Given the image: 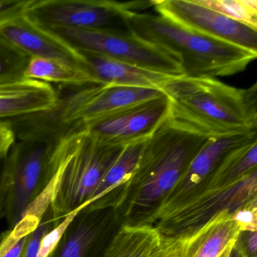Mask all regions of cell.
<instances>
[{
    "mask_svg": "<svg viewBox=\"0 0 257 257\" xmlns=\"http://www.w3.org/2000/svg\"><path fill=\"white\" fill-rule=\"evenodd\" d=\"M81 131L76 149L63 167L54 189L51 207L58 225L88 204L123 148L103 144Z\"/></svg>",
    "mask_w": 257,
    "mask_h": 257,
    "instance_id": "5",
    "label": "cell"
},
{
    "mask_svg": "<svg viewBox=\"0 0 257 257\" xmlns=\"http://www.w3.org/2000/svg\"><path fill=\"white\" fill-rule=\"evenodd\" d=\"M209 138L170 115L144 143L125 200L119 209L122 224L150 225Z\"/></svg>",
    "mask_w": 257,
    "mask_h": 257,
    "instance_id": "1",
    "label": "cell"
},
{
    "mask_svg": "<svg viewBox=\"0 0 257 257\" xmlns=\"http://www.w3.org/2000/svg\"><path fill=\"white\" fill-rule=\"evenodd\" d=\"M22 236L23 232L19 228L7 230V235L0 244V257L4 256Z\"/></svg>",
    "mask_w": 257,
    "mask_h": 257,
    "instance_id": "29",
    "label": "cell"
},
{
    "mask_svg": "<svg viewBox=\"0 0 257 257\" xmlns=\"http://www.w3.org/2000/svg\"><path fill=\"white\" fill-rule=\"evenodd\" d=\"M31 233L22 236V237L15 243L14 246H13L3 257H25L27 244H28V240H29L30 235H31Z\"/></svg>",
    "mask_w": 257,
    "mask_h": 257,
    "instance_id": "30",
    "label": "cell"
},
{
    "mask_svg": "<svg viewBox=\"0 0 257 257\" xmlns=\"http://www.w3.org/2000/svg\"><path fill=\"white\" fill-rule=\"evenodd\" d=\"M115 214L113 210L81 208L47 257H100Z\"/></svg>",
    "mask_w": 257,
    "mask_h": 257,
    "instance_id": "13",
    "label": "cell"
},
{
    "mask_svg": "<svg viewBox=\"0 0 257 257\" xmlns=\"http://www.w3.org/2000/svg\"><path fill=\"white\" fill-rule=\"evenodd\" d=\"M25 79L49 84H60L85 88L102 85L89 72L61 61L33 57L30 59L25 72Z\"/></svg>",
    "mask_w": 257,
    "mask_h": 257,
    "instance_id": "19",
    "label": "cell"
},
{
    "mask_svg": "<svg viewBox=\"0 0 257 257\" xmlns=\"http://www.w3.org/2000/svg\"><path fill=\"white\" fill-rule=\"evenodd\" d=\"M228 257H246L243 253L242 249H240V246L237 244V242H234V244L231 246L230 249L229 254Z\"/></svg>",
    "mask_w": 257,
    "mask_h": 257,
    "instance_id": "31",
    "label": "cell"
},
{
    "mask_svg": "<svg viewBox=\"0 0 257 257\" xmlns=\"http://www.w3.org/2000/svg\"><path fill=\"white\" fill-rule=\"evenodd\" d=\"M32 0H0V28L25 16Z\"/></svg>",
    "mask_w": 257,
    "mask_h": 257,
    "instance_id": "25",
    "label": "cell"
},
{
    "mask_svg": "<svg viewBox=\"0 0 257 257\" xmlns=\"http://www.w3.org/2000/svg\"><path fill=\"white\" fill-rule=\"evenodd\" d=\"M56 90L46 82L25 79L0 86V121L50 112L60 101Z\"/></svg>",
    "mask_w": 257,
    "mask_h": 257,
    "instance_id": "15",
    "label": "cell"
},
{
    "mask_svg": "<svg viewBox=\"0 0 257 257\" xmlns=\"http://www.w3.org/2000/svg\"><path fill=\"white\" fill-rule=\"evenodd\" d=\"M30 58L0 35V86L25 80Z\"/></svg>",
    "mask_w": 257,
    "mask_h": 257,
    "instance_id": "21",
    "label": "cell"
},
{
    "mask_svg": "<svg viewBox=\"0 0 257 257\" xmlns=\"http://www.w3.org/2000/svg\"><path fill=\"white\" fill-rule=\"evenodd\" d=\"M257 198V169L233 184L206 189L159 217L153 226L162 237L198 229L223 212L234 213Z\"/></svg>",
    "mask_w": 257,
    "mask_h": 257,
    "instance_id": "8",
    "label": "cell"
},
{
    "mask_svg": "<svg viewBox=\"0 0 257 257\" xmlns=\"http://www.w3.org/2000/svg\"><path fill=\"white\" fill-rule=\"evenodd\" d=\"M257 140L230 152L221 161L207 182L205 189L230 186L256 169Z\"/></svg>",
    "mask_w": 257,
    "mask_h": 257,
    "instance_id": "20",
    "label": "cell"
},
{
    "mask_svg": "<svg viewBox=\"0 0 257 257\" xmlns=\"http://www.w3.org/2000/svg\"><path fill=\"white\" fill-rule=\"evenodd\" d=\"M7 234V231H4V232H3L2 234H0V244H1V243H2L3 240H4V237H6Z\"/></svg>",
    "mask_w": 257,
    "mask_h": 257,
    "instance_id": "33",
    "label": "cell"
},
{
    "mask_svg": "<svg viewBox=\"0 0 257 257\" xmlns=\"http://www.w3.org/2000/svg\"><path fill=\"white\" fill-rule=\"evenodd\" d=\"M160 240L153 225L122 224L109 236L100 257H154Z\"/></svg>",
    "mask_w": 257,
    "mask_h": 257,
    "instance_id": "18",
    "label": "cell"
},
{
    "mask_svg": "<svg viewBox=\"0 0 257 257\" xmlns=\"http://www.w3.org/2000/svg\"><path fill=\"white\" fill-rule=\"evenodd\" d=\"M52 207H49L40 219V223L30 235L25 257H37L43 237L58 226Z\"/></svg>",
    "mask_w": 257,
    "mask_h": 257,
    "instance_id": "23",
    "label": "cell"
},
{
    "mask_svg": "<svg viewBox=\"0 0 257 257\" xmlns=\"http://www.w3.org/2000/svg\"><path fill=\"white\" fill-rule=\"evenodd\" d=\"M170 115L169 100L165 94L118 113L70 127H78L103 144L123 147L147 141Z\"/></svg>",
    "mask_w": 257,
    "mask_h": 257,
    "instance_id": "10",
    "label": "cell"
},
{
    "mask_svg": "<svg viewBox=\"0 0 257 257\" xmlns=\"http://www.w3.org/2000/svg\"><path fill=\"white\" fill-rule=\"evenodd\" d=\"M82 131L67 127L55 136L16 135L8 153L10 191L5 217L13 229L25 216L41 219L50 207L60 173L77 145Z\"/></svg>",
    "mask_w": 257,
    "mask_h": 257,
    "instance_id": "2",
    "label": "cell"
},
{
    "mask_svg": "<svg viewBox=\"0 0 257 257\" xmlns=\"http://www.w3.org/2000/svg\"><path fill=\"white\" fill-rule=\"evenodd\" d=\"M16 141V135L12 121H0V156L9 153Z\"/></svg>",
    "mask_w": 257,
    "mask_h": 257,
    "instance_id": "28",
    "label": "cell"
},
{
    "mask_svg": "<svg viewBox=\"0 0 257 257\" xmlns=\"http://www.w3.org/2000/svg\"><path fill=\"white\" fill-rule=\"evenodd\" d=\"M0 35L30 58L55 60L88 71L84 58L77 50L44 28L30 22L25 16L0 28Z\"/></svg>",
    "mask_w": 257,
    "mask_h": 257,
    "instance_id": "14",
    "label": "cell"
},
{
    "mask_svg": "<svg viewBox=\"0 0 257 257\" xmlns=\"http://www.w3.org/2000/svg\"><path fill=\"white\" fill-rule=\"evenodd\" d=\"M78 52L84 58L88 71L102 85L162 90L173 79L181 76L145 70L87 51Z\"/></svg>",
    "mask_w": 257,
    "mask_h": 257,
    "instance_id": "17",
    "label": "cell"
},
{
    "mask_svg": "<svg viewBox=\"0 0 257 257\" xmlns=\"http://www.w3.org/2000/svg\"><path fill=\"white\" fill-rule=\"evenodd\" d=\"M8 153L0 156V219L5 217L10 186Z\"/></svg>",
    "mask_w": 257,
    "mask_h": 257,
    "instance_id": "26",
    "label": "cell"
},
{
    "mask_svg": "<svg viewBox=\"0 0 257 257\" xmlns=\"http://www.w3.org/2000/svg\"><path fill=\"white\" fill-rule=\"evenodd\" d=\"M159 16L192 32L257 52V29L228 19L195 0H153Z\"/></svg>",
    "mask_w": 257,
    "mask_h": 257,
    "instance_id": "9",
    "label": "cell"
},
{
    "mask_svg": "<svg viewBox=\"0 0 257 257\" xmlns=\"http://www.w3.org/2000/svg\"><path fill=\"white\" fill-rule=\"evenodd\" d=\"M152 7L151 1L120 3L109 0H32L25 16L44 28L101 30L131 33L127 16Z\"/></svg>",
    "mask_w": 257,
    "mask_h": 257,
    "instance_id": "7",
    "label": "cell"
},
{
    "mask_svg": "<svg viewBox=\"0 0 257 257\" xmlns=\"http://www.w3.org/2000/svg\"><path fill=\"white\" fill-rule=\"evenodd\" d=\"M233 244H234V243H233ZM233 244H231V246H228V247L227 248V249H225V250L224 251L222 254H221L220 256L219 257H228V254H229L230 249H231V246H232Z\"/></svg>",
    "mask_w": 257,
    "mask_h": 257,
    "instance_id": "32",
    "label": "cell"
},
{
    "mask_svg": "<svg viewBox=\"0 0 257 257\" xmlns=\"http://www.w3.org/2000/svg\"><path fill=\"white\" fill-rule=\"evenodd\" d=\"M44 29L76 50L99 54L157 73L184 76L178 57L132 33L68 28Z\"/></svg>",
    "mask_w": 257,
    "mask_h": 257,
    "instance_id": "6",
    "label": "cell"
},
{
    "mask_svg": "<svg viewBox=\"0 0 257 257\" xmlns=\"http://www.w3.org/2000/svg\"><path fill=\"white\" fill-rule=\"evenodd\" d=\"M146 141H138L123 147L103 176L91 201L82 208L87 210H119L125 200L129 181L139 163Z\"/></svg>",
    "mask_w": 257,
    "mask_h": 257,
    "instance_id": "16",
    "label": "cell"
},
{
    "mask_svg": "<svg viewBox=\"0 0 257 257\" xmlns=\"http://www.w3.org/2000/svg\"><path fill=\"white\" fill-rule=\"evenodd\" d=\"M173 119L207 138L257 132V84L247 88L215 78L181 76L162 90Z\"/></svg>",
    "mask_w": 257,
    "mask_h": 257,
    "instance_id": "3",
    "label": "cell"
},
{
    "mask_svg": "<svg viewBox=\"0 0 257 257\" xmlns=\"http://www.w3.org/2000/svg\"><path fill=\"white\" fill-rule=\"evenodd\" d=\"M129 31L178 57L187 77L233 76L246 70L257 52L181 28L159 15L130 12Z\"/></svg>",
    "mask_w": 257,
    "mask_h": 257,
    "instance_id": "4",
    "label": "cell"
},
{
    "mask_svg": "<svg viewBox=\"0 0 257 257\" xmlns=\"http://www.w3.org/2000/svg\"><path fill=\"white\" fill-rule=\"evenodd\" d=\"M231 216L240 231H257V198L236 210Z\"/></svg>",
    "mask_w": 257,
    "mask_h": 257,
    "instance_id": "24",
    "label": "cell"
},
{
    "mask_svg": "<svg viewBox=\"0 0 257 257\" xmlns=\"http://www.w3.org/2000/svg\"><path fill=\"white\" fill-rule=\"evenodd\" d=\"M236 242L246 257H257V231H240Z\"/></svg>",
    "mask_w": 257,
    "mask_h": 257,
    "instance_id": "27",
    "label": "cell"
},
{
    "mask_svg": "<svg viewBox=\"0 0 257 257\" xmlns=\"http://www.w3.org/2000/svg\"><path fill=\"white\" fill-rule=\"evenodd\" d=\"M232 213L223 212L187 234L162 237L156 257H219L235 242L240 229Z\"/></svg>",
    "mask_w": 257,
    "mask_h": 257,
    "instance_id": "12",
    "label": "cell"
},
{
    "mask_svg": "<svg viewBox=\"0 0 257 257\" xmlns=\"http://www.w3.org/2000/svg\"><path fill=\"white\" fill-rule=\"evenodd\" d=\"M228 19L257 29L256 0H195Z\"/></svg>",
    "mask_w": 257,
    "mask_h": 257,
    "instance_id": "22",
    "label": "cell"
},
{
    "mask_svg": "<svg viewBox=\"0 0 257 257\" xmlns=\"http://www.w3.org/2000/svg\"><path fill=\"white\" fill-rule=\"evenodd\" d=\"M257 132L210 138L191 161L177 186L150 221L153 225L170 210L204 191L221 161L234 149L257 140Z\"/></svg>",
    "mask_w": 257,
    "mask_h": 257,
    "instance_id": "11",
    "label": "cell"
}]
</instances>
